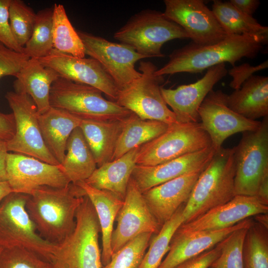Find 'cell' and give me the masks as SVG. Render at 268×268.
Instances as JSON below:
<instances>
[{
	"instance_id": "ffe728a7",
	"label": "cell",
	"mask_w": 268,
	"mask_h": 268,
	"mask_svg": "<svg viewBox=\"0 0 268 268\" xmlns=\"http://www.w3.org/2000/svg\"><path fill=\"white\" fill-rule=\"evenodd\" d=\"M215 151L211 146L158 165H136L131 178L143 193L184 174L203 170L211 160Z\"/></svg>"
},
{
	"instance_id": "ee69618b",
	"label": "cell",
	"mask_w": 268,
	"mask_h": 268,
	"mask_svg": "<svg viewBox=\"0 0 268 268\" xmlns=\"http://www.w3.org/2000/svg\"><path fill=\"white\" fill-rule=\"evenodd\" d=\"M15 132V124L12 113L0 112V139L7 142L13 137Z\"/></svg>"
},
{
	"instance_id": "d4e9b609",
	"label": "cell",
	"mask_w": 268,
	"mask_h": 268,
	"mask_svg": "<svg viewBox=\"0 0 268 268\" xmlns=\"http://www.w3.org/2000/svg\"><path fill=\"white\" fill-rule=\"evenodd\" d=\"M140 146L97 167L84 182L96 189L109 191L124 200Z\"/></svg>"
},
{
	"instance_id": "9a60e30c",
	"label": "cell",
	"mask_w": 268,
	"mask_h": 268,
	"mask_svg": "<svg viewBox=\"0 0 268 268\" xmlns=\"http://www.w3.org/2000/svg\"><path fill=\"white\" fill-rule=\"evenodd\" d=\"M6 173L12 192L28 195L39 187L63 188L71 183L61 165L14 152L7 154Z\"/></svg>"
},
{
	"instance_id": "44dd1931",
	"label": "cell",
	"mask_w": 268,
	"mask_h": 268,
	"mask_svg": "<svg viewBox=\"0 0 268 268\" xmlns=\"http://www.w3.org/2000/svg\"><path fill=\"white\" fill-rule=\"evenodd\" d=\"M253 217L246 218L225 229L213 231H199L190 233L176 232L165 258L158 268H174L180 263L213 248L235 230L250 226Z\"/></svg>"
},
{
	"instance_id": "e575fe53",
	"label": "cell",
	"mask_w": 268,
	"mask_h": 268,
	"mask_svg": "<svg viewBox=\"0 0 268 268\" xmlns=\"http://www.w3.org/2000/svg\"><path fill=\"white\" fill-rule=\"evenodd\" d=\"M53 9L39 10L32 35L24 47V53L30 58L39 59L47 56L53 49Z\"/></svg>"
},
{
	"instance_id": "f35d334b",
	"label": "cell",
	"mask_w": 268,
	"mask_h": 268,
	"mask_svg": "<svg viewBox=\"0 0 268 268\" xmlns=\"http://www.w3.org/2000/svg\"><path fill=\"white\" fill-rule=\"evenodd\" d=\"M0 268H51L49 262L26 248H3L0 253Z\"/></svg>"
},
{
	"instance_id": "30bf717a",
	"label": "cell",
	"mask_w": 268,
	"mask_h": 268,
	"mask_svg": "<svg viewBox=\"0 0 268 268\" xmlns=\"http://www.w3.org/2000/svg\"><path fill=\"white\" fill-rule=\"evenodd\" d=\"M212 146L201 122L177 123L140 147L136 164L154 166Z\"/></svg>"
},
{
	"instance_id": "681fc988",
	"label": "cell",
	"mask_w": 268,
	"mask_h": 268,
	"mask_svg": "<svg viewBox=\"0 0 268 268\" xmlns=\"http://www.w3.org/2000/svg\"><path fill=\"white\" fill-rule=\"evenodd\" d=\"M2 249V248L1 247H0V253Z\"/></svg>"
},
{
	"instance_id": "74e56055",
	"label": "cell",
	"mask_w": 268,
	"mask_h": 268,
	"mask_svg": "<svg viewBox=\"0 0 268 268\" xmlns=\"http://www.w3.org/2000/svg\"><path fill=\"white\" fill-rule=\"evenodd\" d=\"M249 226L235 230L222 240L221 253L211 267L214 268H243L242 247Z\"/></svg>"
},
{
	"instance_id": "e0dca14e",
	"label": "cell",
	"mask_w": 268,
	"mask_h": 268,
	"mask_svg": "<svg viewBox=\"0 0 268 268\" xmlns=\"http://www.w3.org/2000/svg\"><path fill=\"white\" fill-rule=\"evenodd\" d=\"M45 67L55 70L60 76L95 87L115 102L119 88L96 60L74 57L53 49L49 55L38 59Z\"/></svg>"
},
{
	"instance_id": "8992f818",
	"label": "cell",
	"mask_w": 268,
	"mask_h": 268,
	"mask_svg": "<svg viewBox=\"0 0 268 268\" xmlns=\"http://www.w3.org/2000/svg\"><path fill=\"white\" fill-rule=\"evenodd\" d=\"M114 38L149 58L164 57L161 48L164 43L189 36L163 12L144 9L133 15L114 33Z\"/></svg>"
},
{
	"instance_id": "ba28073f",
	"label": "cell",
	"mask_w": 268,
	"mask_h": 268,
	"mask_svg": "<svg viewBox=\"0 0 268 268\" xmlns=\"http://www.w3.org/2000/svg\"><path fill=\"white\" fill-rule=\"evenodd\" d=\"M234 148L235 195L256 196L268 178V116L257 130L243 133Z\"/></svg>"
},
{
	"instance_id": "5bb4252c",
	"label": "cell",
	"mask_w": 268,
	"mask_h": 268,
	"mask_svg": "<svg viewBox=\"0 0 268 268\" xmlns=\"http://www.w3.org/2000/svg\"><path fill=\"white\" fill-rule=\"evenodd\" d=\"M228 95L221 90H212L201 105L198 114L201 124L208 134L215 150L224 140L238 133L253 131L261 122L246 119L228 106Z\"/></svg>"
},
{
	"instance_id": "4fadbf2b",
	"label": "cell",
	"mask_w": 268,
	"mask_h": 268,
	"mask_svg": "<svg viewBox=\"0 0 268 268\" xmlns=\"http://www.w3.org/2000/svg\"><path fill=\"white\" fill-rule=\"evenodd\" d=\"M164 14L181 27L199 45H209L227 35L202 0H165Z\"/></svg>"
},
{
	"instance_id": "7a4b0ae2",
	"label": "cell",
	"mask_w": 268,
	"mask_h": 268,
	"mask_svg": "<svg viewBox=\"0 0 268 268\" xmlns=\"http://www.w3.org/2000/svg\"><path fill=\"white\" fill-rule=\"evenodd\" d=\"M267 40L268 38L260 36L229 35L209 45L192 42L172 52L168 62L157 69L155 74L163 76L180 72L196 73L225 63L234 67L244 57H255Z\"/></svg>"
},
{
	"instance_id": "484cf974",
	"label": "cell",
	"mask_w": 268,
	"mask_h": 268,
	"mask_svg": "<svg viewBox=\"0 0 268 268\" xmlns=\"http://www.w3.org/2000/svg\"><path fill=\"white\" fill-rule=\"evenodd\" d=\"M228 107L249 120L268 116V77L253 75L227 96Z\"/></svg>"
},
{
	"instance_id": "52a82bcc",
	"label": "cell",
	"mask_w": 268,
	"mask_h": 268,
	"mask_svg": "<svg viewBox=\"0 0 268 268\" xmlns=\"http://www.w3.org/2000/svg\"><path fill=\"white\" fill-rule=\"evenodd\" d=\"M28 195L12 192L0 203V247H20L50 263L57 245L41 237L26 208Z\"/></svg>"
},
{
	"instance_id": "f1b7e54d",
	"label": "cell",
	"mask_w": 268,
	"mask_h": 268,
	"mask_svg": "<svg viewBox=\"0 0 268 268\" xmlns=\"http://www.w3.org/2000/svg\"><path fill=\"white\" fill-rule=\"evenodd\" d=\"M62 170L73 184L85 181L97 168L92 153L79 127L70 134L66 147Z\"/></svg>"
},
{
	"instance_id": "d6a6232c",
	"label": "cell",
	"mask_w": 268,
	"mask_h": 268,
	"mask_svg": "<svg viewBox=\"0 0 268 268\" xmlns=\"http://www.w3.org/2000/svg\"><path fill=\"white\" fill-rule=\"evenodd\" d=\"M185 203L180 206L159 231L151 236L148 249L139 268H158L164 256L168 253L171 239L179 226L184 223L183 211Z\"/></svg>"
},
{
	"instance_id": "d590c367",
	"label": "cell",
	"mask_w": 268,
	"mask_h": 268,
	"mask_svg": "<svg viewBox=\"0 0 268 268\" xmlns=\"http://www.w3.org/2000/svg\"><path fill=\"white\" fill-rule=\"evenodd\" d=\"M152 235L143 233L136 236L113 254L102 268H139Z\"/></svg>"
},
{
	"instance_id": "d6986e66",
	"label": "cell",
	"mask_w": 268,
	"mask_h": 268,
	"mask_svg": "<svg viewBox=\"0 0 268 268\" xmlns=\"http://www.w3.org/2000/svg\"><path fill=\"white\" fill-rule=\"evenodd\" d=\"M268 213V203L257 196L236 195L232 200L214 207L196 219L182 223L180 233L213 231L232 227L257 214Z\"/></svg>"
},
{
	"instance_id": "603a6c76",
	"label": "cell",
	"mask_w": 268,
	"mask_h": 268,
	"mask_svg": "<svg viewBox=\"0 0 268 268\" xmlns=\"http://www.w3.org/2000/svg\"><path fill=\"white\" fill-rule=\"evenodd\" d=\"M59 76L55 70L44 66L38 59L29 58L16 75L14 88L22 90L29 95L39 114H42L51 107V87Z\"/></svg>"
},
{
	"instance_id": "8fae6325",
	"label": "cell",
	"mask_w": 268,
	"mask_h": 268,
	"mask_svg": "<svg viewBox=\"0 0 268 268\" xmlns=\"http://www.w3.org/2000/svg\"><path fill=\"white\" fill-rule=\"evenodd\" d=\"M14 89V91L7 92L5 96L15 124V134L7 142L8 151L31 156L50 164L60 165L44 142L35 103L22 90Z\"/></svg>"
},
{
	"instance_id": "4316f807",
	"label": "cell",
	"mask_w": 268,
	"mask_h": 268,
	"mask_svg": "<svg viewBox=\"0 0 268 268\" xmlns=\"http://www.w3.org/2000/svg\"><path fill=\"white\" fill-rule=\"evenodd\" d=\"M126 119L106 121L82 119L79 128L97 167L112 161Z\"/></svg>"
},
{
	"instance_id": "60d3db41",
	"label": "cell",
	"mask_w": 268,
	"mask_h": 268,
	"mask_svg": "<svg viewBox=\"0 0 268 268\" xmlns=\"http://www.w3.org/2000/svg\"><path fill=\"white\" fill-rule=\"evenodd\" d=\"M10 0H0V43L15 51L24 53V47L16 40L9 21V7Z\"/></svg>"
},
{
	"instance_id": "f6af8a7d",
	"label": "cell",
	"mask_w": 268,
	"mask_h": 268,
	"mask_svg": "<svg viewBox=\"0 0 268 268\" xmlns=\"http://www.w3.org/2000/svg\"><path fill=\"white\" fill-rule=\"evenodd\" d=\"M229 2L242 13L252 16L260 4L259 0H230Z\"/></svg>"
},
{
	"instance_id": "6da1fadb",
	"label": "cell",
	"mask_w": 268,
	"mask_h": 268,
	"mask_svg": "<svg viewBox=\"0 0 268 268\" xmlns=\"http://www.w3.org/2000/svg\"><path fill=\"white\" fill-rule=\"evenodd\" d=\"M86 196L70 183L63 188L41 186L28 195L26 210L39 235L53 244L62 242L73 231L78 208Z\"/></svg>"
},
{
	"instance_id": "7bdbcfd3",
	"label": "cell",
	"mask_w": 268,
	"mask_h": 268,
	"mask_svg": "<svg viewBox=\"0 0 268 268\" xmlns=\"http://www.w3.org/2000/svg\"><path fill=\"white\" fill-rule=\"evenodd\" d=\"M268 67V61L256 66L245 63L238 66L233 67L228 71L229 74L232 77V80L229 84L230 87L234 90L240 88L243 83L252 76L254 72L265 69Z\"/></svg>"
},
{
	"instance_id": "4dcf8cb0",
	"label": "cell",
	"mask_w": 268,
	"mask_h": 268,
	"mask_svg": "<svg viewBox=\"0 0 268 268\" xmlns=\"http://www.w3.org/2000/svg\"><path fill=\"white\" fill-rule=\"evenodd\" d=\"M211 10L227 35H250L268 38L267 26L260 24L253 16L242 13L229 1L215 0Z\"/></svg>"
},
{
	"instance_id": "ac0fdd59",
	"label": "cell",
	"mask_w": 268,
	"mask_h": 268,
	"mask_svg": "<svg viewBox=\"0 0 268 268\" xmlns=\"http://www.w3.org/2000/svg\"><path fill=\"white\" fill-rule=\"evenodd\" d=\"M228 73L224 63L207 69L199 80L175 89L161 87L162 97L180 123H197L200 121L199 109L214 85Z\"/></svg>"
},
{
	"instance_id": "83f0119b",
	"label": "cell",
	"mask_w": 268,
	"mask_h": 268,
	"mask_svg": "<svg viewBox=\"0 0 268 268\" xmlns=\"http://www.w3.org/2000/svg\"><path fill=\"white\" fill-rule=\"evenodd\" d=\"M75 184L84 190L97 213L102 234L101 261L103 267L111 259V240L114 230V222L123 205L124 200L109 191L92 187L84 181Z\"/></svg>"
},
{
	"instance_id": "2e32d148",
	"label": "cell",
	"mask_w": 268,
	"mask_h": 268,
	"mask_svg": "<svg viewBox=\"0 0 268 268\" xmlns=\"http://www.w3.org/2000/svg\"><path fill=\"white\" fill-rule=\"evenodd\" d=\"M115 220L117 226L113 230L111 240L112 254L138 235L143 233L157 234L162 227L131 178L123 205Z\"/></svg>"
},
{
	"instance_id": "7dc6e473",
	"label": "cell",
	"mask_w": 268,
	"mask_h": 268,
	"mask_svg": "<svg viewBox=\"0 0 268 268\" xmlns=\"http://www.w3.org/2000/svg\"><path fill=\"white\" fill-rule=\"evenodd\" d=\"M13 192L7 181H0V203L8 194Z\"/></svg>"
},
{
	"instance_id": "836d02e7",
	"label": "cell",
	"mask_w": 268,
	"mask_h": 268,
	"mask_svg": "<svg viewBox=\"0 0 268 268\" xmlns=\"http://www.w3.org/2000/svg\"><path fill=\"white\" fill-rule=\"evenodd\" d=\"M242 258L243 268H268V227L254 219L244 238Z\"/></svg>"
},
{
	"instance_id": "5b68a950",
	"label": "cell",
	"mask_w": 268,
	"mask_h": 268,
	"mask_svg": "<svg viewBox=\"0 0 268 268\" xmlns=\"http://www.w3.org/2000/svg\"><path fill=\"white\" fill-rule=\"evenodd\" d=\"M102 93L92 86L59 76L52 85L50 104L83 120H123L133 113L115 102L106 99Z\"/></svg>"
},
{
	"instance_id": "ab89813d",
	"label": "cell",
	"mask_w": 268,
	"mask_h": 268,
	"mask_svg": "<svg viewBox=\"0 0 268 268\" xmlns=\"http://www.w3.org/2000/svg\"><path fill=\"white\" fill-rule=\"evenodd\" d=\"M29 58L25 53L15 51L0 43V79L8 75L15 77Z\"/></svg>"
},
{
	"instance_id": "3957f363",
	"label": "cell",
	"mask_w": 268,
	"mask_h": 268,
	"mask_svg": "<svg viewBox=\"0 0 268 268\" xmlns=\"http://www.w3.org/2000/svg\"><path fill=\"white\" fill-rule=\"evenodd\" d=\"M234 148L221 147L200 174L183 211L184 223L232 200L235 194Z\"/></svg>"
},
{
	"instance_id": "c3c4849f",
	"label": "cell",
	"mask_w": 268,
	"mask_h": 268,
	"mask_svg": "<svg viewBox=\"0 0 268 268\" xmlns=\"http://www.w3.org/2000/svg\"><path fill=\"white\" fill-rule=\"evenodd\" d=\"M253 219L257 222L261 223L264 226L268 227V214L267 213H262L257 214L253 217Z\"/></svg>"
},
{
	"instance_id": "b9f144b4",
	"label": "cell",
	"mask_w": 268,
	"mask_h": 268,
	"mask_svg": "<svg viewBox=\"0 0 268 268\" xmlns=\"http://www.w3.org/2000/svg\"><path fill=\"white\" fill-rule=\"evenodd\" d=\"M222 246V241L213 248L180 263L174 268H209L219 256Z\"/></svg>"
},
{
	"instance_id": "f546056e",
	"label": "cell",
	"mask_w": 268,
	"mask_h": 268,
	"mask_svg": "<svg viewBox=\"0 0 268 268\" xmlns=\"http://www.w3.org/2000/svg\"><path fill=\"white\" fill-rule=\"evenodd\" d=\"M168 126L162 122L142 119L132 113L126 120L112 161L158 137L167 130Z\"/></svg>"
},
{
	"instance_id": "bcb514c9",
	"label": "cell",
	"mask_w": 268,
	"mask_h": 268,
	"mask_svg": "<svg viewBox=\"0 0 268 268\" xmlns=\"http://www.w3.org/2000/svg\"><path fill=\"white\" fill-rule=\"evenodd\" d=\"M8 153L7 142L0 139V181H7L6 158Z\"/></svg>"
},
{
	"instance_id": "7402d4cb",
	"label": "cell",
	"mask_w": 268,
	"mask_h": 268,
	"mask_svg": "<svg viewBox=\"0 0 268 268\" xmlns=\"http://www.w3.org/2000/svg\"><path fill=\"white\" fill-rule=\"evenodd\" d=\"M202 170L184 174L142 193L151 212L161 226L187 201Z\"/></svg>"
},
{
	"instance_id": "8d00e7d4",
	"label": "cell",
	"mask_w": 268,
	"mask_h": 268,
	"mask_svg": "<svg viewBox=\"0 0 268 268\" xmlns=\"http://www.w3.org/2000/svg\"><path fill=\"white\" fill-rule=\"evenodd\" d=\"M8 11L12 32L19 45L24 47L32 35L36 13L21 0H10Z\"/></svg>"
},
{
	"instance_id": "1f68e13d",
	"label": "cell",
	"mask_w": 268,
	"mask_h": 268,
	"mask_svg": "<svg viewBox=\"0 0 268 268\" xmlns=\"http://www.w3.org/2000/svg\"><path fill=\"white\" fill-rule=\"evenodd\" d=\"M52 9L53 49L74 57H85L84 45L69 21L64 5L55 3Z\"/></svg>"
},
{
	"instance_id": "cb8c5ba5",
	"label": "cell",
	"mask_w": 268,
	"mask_h": 268,
	"mask_svg": "<svg viewBox=\"0 0 268 268\" xmlns=\"http://www.w3.org/2000/svg\"><path fill=\"white\" fill-rule=\"evenodd\" d=\"M82 119L54 107L39 114L38 122L44 142L60 165L63 162L67 144L72 131L79 127Z\"/></svg>"
},
{
	"instance_id": "9c48e42d",
	"label": "cell",
	"mask_w": 268,
	"mask_h": 268,
	"mask_svg": "<svg viewBox=\"0 0 268 268\" xmlns=\"http://www.w3.org/2000/svg\"><path fill=\"white\" fill-rule=\"evenodd\" d=\"M141 75L119 90L115 102L142 119L162 122L169 126L178 123L165 102L161 92L163 76H156L157 67L149 61H141Z\"/></svg>"
},
{
	"instance_id": "f907efd6",
	"label": "cell",
	"mask_w": 268,
	"mask_h": 268,
	"mask_svg": "<svg viewBox=\"0 0 268 268\" xmlns=\"http://www.w3.org/2000/svg\"><path fill=\"white\" fill-rule=\"evenodd\" d=\"M209 268H213V267H209Z\"/></svg>"
},
{
	"instance_id": "277c9868",
	"label": "cell",
	"mask_w": 268,
	"mask_h": 268,
	"mask_svg": "<svg viewBox=\"0 0 268 268\" xmlns=\"http://www.w3.org/2000/svg\"><path fill=\"white\" fill-rule=\"evenodd\" d=\"M72 232L57 244L51 268H102L99 245L101 232L95 209L86 195L77 210Z\"/></svg>"
},
{
	"instance_id": "7c38bea8",
	"label": "cell",
	"mask_w": 268,
	"mask_h": 268,
	"mask_svg": "<svg viewBox=\"0 0 268 268\" xmlns=\"http://www.w3.org/2000/svg\"><path fill=\"white\" fill-rule=\"evenodd\" d=\"M85 49V55L97 61L114 81L120 90L141 75L135 68L139 60L148 58L132 48L109 41L103 37L77 31Z\"/></svg>"
}]
</instances>
